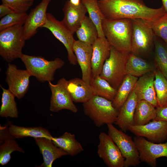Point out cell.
<instances>
[{"label": "cell", "mask_w": 167, "mask_h": 167, "mask_svg": "<svg viewBox=\"0 0 167 167\" xmlns=\"http://www.w3.org/2000/svg\"><path fill=\"white\" fill-rule=\"evenodd\" d=\"M20 59L32 76L42 83L53 81L56 71L65 64L63 60L58 58L49 61L41 56L23 54Z\"/></svg>", "instance_id": "cell-5"}, {"label": "cell", "mask_w": 167, "mask_h": 167, "mask_svg": "<svg viewBox=\"0 0 167 167\" xmlns=\"http://www.w3.org/2000/svg\"><path fill=\"white\" fill-rule=\"evenodd\" d=\"M155 78L154 71L146 74L138 79L133 89L138 101L144 100L156 108L158 104L154 85Z\"/></svg>", "instance_id": "cell-17"}, {"label": "cell", "mask_w": 167, "mask_h": 167, "mask_svg": "<svg viewBox=\"0 0 167 167\" xmlns=\"http://www.w3.org/2000/svg\"><path fill=\"white\" fill-rule=\"evenodd\" d=\"M154 71V67L146 60L134 54L129 53L126 65V75L140 77Z\"/></svg>", "instance_id": "cell-25"}, {"label": "cell", "mask_w": 167, "mask_h": 167, "mask_svg": "<svg viewBox=\"0 0 167 167\" xmlns=\"http://www.w3.org/2000/svg\"><path fill=\"white\" fill-rule=\"evenodd\" d=\"M155 64L159 71L167 79V45L154 35Z\"/></svg>", "instance_id": "cell-31"}, {"label": "cell", "mask_w": 167, "mask_h": 167, "mask_svg": "<svg viewBox=\"0 0 167 167\" xmlns=\"http://www.w3.org/2000/svg\"><path fill=\"white\" fill-rule=\"evenodd\" d=\"M97 153L109 167H124L125 159L118 148L108 134L101 132Z\"/></svg>", "instance_id": "cell-11"}, {"label": "cell", "mask_w": 167, "mask_h": 167, "mask_svg": "<svg viewBox=\"0 0 167 167\" xmlns=\"http://www.w3.org/2000/svg\"><path fill=\"white\" fill-rule=\"evenodd\" d=\"M156 107L148 101H138L134 116V125L141 126L147 124L156 116Z\"/></svg>", "instance_id": "cell-26"}, {"label": "cell", "mask_w": 167, "mask_h": 167, "mask_svg": "<svg viewBox=\"0 0 167 167\" xmlns=\"http://www.w3.org/2000/svg\"><path fill=\"white\" fill-rule=\"evenodd\" d=\"M54 143L66 152L68 155L74 156L83 151L84 150L80 143L75 139V135L66 132L58 137H53Z\"/></svg>", "instance_id": "cell-24"}, {"label": "cell", "mask_w": 167, "mask_h": 167, "mask_svg": "<svg viewBox=\"0 0 167 167\" xmlns=\"http://www.w3.org/2000/svg\"><path fill=\"white\" fill-rule=\"evenodd\" d=\"M154 85L158 106H167V79L158 70L154 71Z\"/></svg>", "instance_id": "cell-33"}, {"label": "cell", "mask_w": 167, "mask_h": 167, "mask_svg": "<svg viewBox=\"0 0 167 167\" xmlns=\"http://www.w3.org/2000/svg\"><path fill=\"white\" fill-rule=\"evenodd\" d=\"M84 114L98 127L116 122L119 111L113 106L112 101L104 97L94 95L83 103Z\"/></svg>", "instance_id": "cell-3"}, {"label": "cell", "mask_w": 167, "mask_h": 167, "mask_svg": "<svg viewBox=\"0 0 167 167\" xmlns=\"http://www.w3.org/2000/svg\"><path fill=\"white\" fill-rule=\"evenodd\" d=\"M94 95L98 96L113 101L117 90L100 75L92 78L90 83Z\"/></svg>", "instance_id": "cell-29"}, {"label": "cell", "mask_w": 167, "mask_h": 167, "mask_svg": "<svg viewBox=\"0 0 167 167\" xmlns=\"http://www.w3.org/2000/svg\"><path fill=\"white\" fill-rule=\"evenodd\" d=\"M102 27L104 36L111 46L118 50L131 53L133 31L131 19L104 18Z\"/></svg>", "instance_id": "cell-2"}, {"label": "cell", "mask_w": 167, "mask_h": 167, "mask_svg": "<svg viewBox=\"0 0 167 167\" xmlns=\"http://www.w3.org/2000/svg\"><path fill=\"white\" fill-rule=\"evenodd\" d=\"M67 83V80L64 78L60 79L56 84L48 82L51 92L49 107L51 111L57 112L65 109L74 113L78 112L68 91Z\"/></svg>", "instance_id": "cell-10"}, {"label": "cell", "mask_w": 167, "mask_h": 167, "mask_svg": "<svg viewBox=\"0 0 167 167\" xmlns=\"http://www.w3.org/2000/svg\"><path fill=\"white\" fill-rule=\"evenodd\" d=\"M14 12L26 13L32 6L34 0H1Z\"/></svg>", "instance_id": "cell-37"}, {"label": "cell", "mask_w": 167, "mask_h": 167, "mask_svg": "<svg viewBox=\"0 0 167 167\" xmlns=\"http://www.w3.org/2000/svg\"><path fill=\"white\" fill-rule=\"evenodd\" d=\"M156 116L155 120L165 121L167 122V106H158L156 108Z\"/></svg>", "instance_id": "cell-39"}, {"label": "cell", "mask_w": 167, "mask_h": 167, "mask_svg": "<svg viewBox=\"0 0 167 167\" xmlns=\"http://www.w3.org/2000/svg\"><path fill=\"white\" fill-rule=\"evenodd\" d=\"M36 143L38 147L43 159V162L38 167H51L53 162L67 153L57 147L51 139L46 137L34 138Z\"/></svg>", "instance_id": "cell-20"}, {"label": "cell", "mask_w": 167, "mask_h": 167, "mask_svg": "<svg viewBox=\"0 0 167 167\" xmlns=\"http://www.w3.org/2000/svg\"><path fill=\"white\" fill-rule=\"evenodd\" d=\"M64 17L62 21L64 25L73 34L79 27L87 12L84 5L81 2L78 6L67 1L62 8Z\"/></svg>", "instance_id": "cell-19"}, {"label": "cell", "mask_w": 167, "mask_h": 167, "mask_svg": "<svg viewBox=\"0 0 167 167\" xmlns=\"http://www.w3.org/2000/svg\"><path fill=\"white\" fill-rule=\"evenodd\" d=\"M133 140L139 152L140 160L153 167L156 166V159L167 157V142L165 143L151 142L144 137L135 136Z\"/></svg>", "instance_id": "cell-13"}, {"label": "cell", "mask_w": 167, "mask_h": 167, "mask_svg": "<svg viewBox=\"0 0 167 167\" xmlns=\"http://www.w3.org/2000/svg\"><path fill=\"white\" fill-rule=\"evenodd\" d=\"M47 19L41 28L49 30L54 36L64 46L67 52V58L70 64L76 65L77 61L73 50L75 40L73 34L63 24L52 14L47 13Z\"/></svg>", "instance_id": "cell-9"}, {"label": "cell", "mask_w": 167, "mask_h": 167, "mask_svg": "<svg viewBox=\"0 0 167 167\" xmlns=\"http://www.w3.org/2000/svg\"><path fill=\"white\" fill-rule=\"evenodd\" d=\"M25 41L23 25H16L0 31V56L8 63L20 58Z\"/></svg>", "instance_id": "cell-4"}, {"label": "cell", "mask_w": 167, "mask_h": 167, "mask_svg": "<svg viewBox=\"0 0 167 167\" xmlns=\"http://www.w3.org/2000/svg\"><path fill=\"white\" fill-rule=\"evenodd\" d=\"M6 75L8 89L18 99H22L29 89L32 76L30 73L26 69H19L16 65L8 63Z\"/></svg>", "instance_id": "cell-12"}, {"label": "cell", "mask_w": 167, "mask_h": 167, "mask_svg": "<svg viewBox=\"0 0 167 167\" xmlns=\"http://www.w3.org/2000/svg\"><path fill=\"white\" fill-rule=\"evenodd\" d=\"M98 0H81L86 7L89 17L96 25L98 32V37L105 36L102 24L104 19L98 4Z\"/></svg>", "instance_id": "cell-32"}, {"label": "cell", "mask_w": 167, "mask_h": 167, "mask_svg": "<svg viewBox=\"0 0 167 167\" xmlns=\"http://www.w3.org/2000/svg\"><path fill=\"white\" fill-rule=\"evenodd\" d=\"M128 130L136 136L145 137L153 143H160L167 139V122L153 120L144 125L131 126Z\"/></svg>", "instance_id": "cell-14"}, {"label": "cell", "mask_w": 167, "mask_h": 167, "mask_svg": "<svg viewBox=\"0 0 167 167\" xmlns=\"http://www.w3.org/2000/svg\"><path fill=\"white\" fill-rule=\"evenodd\" d=\"M28 15L27 13L13 12L3 17L0 21V31L16 25L23 26Z\"/></svg>", "instance_id": "cell-35"}, {"label": "cell", "mask_w": 167, "mask_h": 167, "mask_svg": "<svg viewBox=\"0 0 167 167\" xmlns=\"http://www.w3.org/2000/svg\"><path fill=\"white\" fill-rule=\"evenodd\" d=\"M108 135L119 149L125 159V167L136 166L140 162L137 147L131 137L119 130L113 124H107Z\"/></svg>", "instance_id": "cell-7"}, {"label": "cell", "mask_w": 167, "mask_h": 167, "mask_svg": "<svg viewBox=\"0 0 167 167\" xmlns=\"http://www.w3.org/2000/svg\"><path fill=\"white\" fill-rule=\"evenodd\" d=\"M8 128L10 134L15 139L32 137L34 138L46 137L50 139L53 137L46 129L41 126L25 127L9 123Z\"/></svg>", "instance_id": "cell-23"}, {"label": "cell", "mask_w": 167, "mask_h": 167, "mask_svg": "<svg viewBox=\"0 0 167 167\" xmlns=\"http://www.w3.org/2000/svg\"><path fill=\"white\" fill-rule=\"evenodd\" d=\"M92 77L100 75L106 60L110 54V45L105 36L98 37L92 45Z\"/></svg>", "instance_id": "cell-18"}, {"label": "cell", "mask_w": 167, "mask_h": 167, "mask_svg": "<svg viewBox=\"0 0 167 167\" xmlns=\"http://www.w3.org/2000/svg\"><path fill=\"white\" fill-rule=\"evenodd\" d=\"M2 89L1 105L0 109V116L3 118H17L18 117L15 96L8 89H6L1 85Z\"/></svg>", "instance_id": "cell-30"}, {"label": "cell", "mask_w": 167, "mask_h": 167, "mask_svg": "<svg viewBox=\"0 0 167 167\" xmlns=\"http://www.w3.org/2000/svg\"><path fill=\"white\" fill-rule=\"evenodd\" d=\"M147 23L154 35L161 38L167 45V13L154 22Z\"/></svg>", "instance_id": "cell-36"}, {"label": "cell", "mask_w": 167, "mask_h": 167, "mask_svg": "<svg viewBox=\"0 0 167 167\" xmlns=\"http://www.w3.org/2000/svg\"><path fill=\"white\" fill-rule=\"evenodd\" d=\"M73 50L81 70L82 79L90 84L92 78V46L79 40H75L73 45Z\"/></svg>", "instance_id": "cell-16"}, {"label": "cell", "mask_w": 167, "mask_h": 167, "mask_svg": "<svg viewBox=\"0 0 167 167\" xmlns=\"http://www.w3.org/2000/svg\"><path fill=\"white\" fill-rule=\"evenodd\" d=\"M14 139L10 134L8 126H0V143H2L6 140Z\"/></svg>", "instance_id": "cell-38"}, {"label": "cell", "mask_w": 167, "mask_h": 167, "mask_svg": "<svg viewBox=\"0 0 167 167\" xmlns=\"http://www.w3.org/2000/svg\"><path fill=\"white\" fill-rule=\"evenodd\" d=\"M163 4V6L167 12V0H161Z\"/></svg>", "instance_id": "cell-42"}, {"label": "cell", "mask_w": 167, "mask_h": 167, "mask_svg": "<svg viewBox=\"0 0 167 167\" xmlns=\"http://www.w3.org/2000/svg\"><path fill=\"white\" fill-rule=\"evenodd\" d=\"M98 4L106 19H139L151 23L167 13L163 6L150 8L143 0H99Z\"/></svg>", "instance_id": "cell-1"}, {"label": "cell", "mask_w": 167, "mask_h": 167, "mask_svg": "<svg viewBox=\"0 0 167 167\" xmlns=\"http://www.w3.org/2000/svg\"><path fill=\"white\" fill-rule=\"evenodd\" d=\"M138 79V77L129 75L125 76L112 101L113 106L118 111L133 90Z\"/></svg>", "instance_id": "cell-27"}, {"label": "cell", "mask_w": 167, "mask_h": 167, "mask_svg": "<svg viewBox=\"0 0 167 167\" xmlns=\"http://www.w3.org/2000/svg\"><path fill=\"white\" fill-rule=\"evenodd\" d=\"M133 31L131 53L145 55L154 46V34L148 24L141 19H131Z\"/></svg>", "instance_id": "cell-8"}, {"label": "cell", "mask_w": 167, "mask_h": 167, "mask_svg": "<svg viewBox=\"0 0 167 167\" xmlns=\"http://www.w3.org/2000/svg\"><path fill=\"white\" fill-rule=\"evenodd\" d=\"M138 102L134 89L119 111L115 123L124 132L134 125V116Z\"/></svg>", "instance_id": "cell-21"}, {"label": "cell", "mask_w": 167, "mask_h": 167, "mask_svg": "<svg viewBox=\"0 0 167 167\" xmlns=\"http://www.w3.org/2000/svg\"><path fill=\"white\" fill-rule=\"evenodd\" d=\"M67 87L75 102L84 103L94 96L90 84L82 79L75 78L67 80Z\"/></svg>", "instance_id": "cell-22"}, {"label": "cell", "mask_w": 167, "mask_h": 167, "mask_svg": "<svg viewBox=\"0 0 167 167\" xmlns=\"http://www.w3.org/2000/svg\"><path fill=\"white\" fill-rule=\"evenodd\" d=\"M130 53L118 50L111 45L109 56L100 75L117 90L126 75V65Z\"/></svg>", "instance_id": "cell-6"}, {"label": "cell", "mask_w": 167, "mask_h": 167, "mask_svg": "<svg viewBox=\"0 0 167 167\" xmlns=\"http://www.w3.org/2000/svg\"><path fill=\"white\" fill-rule=\"evenodd\" d=\"M14 12L7 5L2 3L0 5V17L2 18L6 15Z\"/></svg>", "instance_id": "cell-40"}, {"label": "cell", "mask_w": 167, "mask_h": 167, "mask_svg": "<svg viewBox=\"0 0 167 167\" xmlns=\"http://www.w3.org/2000/svg\"><path fill=\"white\" fill-rule=\"evenodd\" d=\"M51 0H42L28 14L23 26L24 36L26 40H29L37 32V29L41 28L46 23V11Z\"/></svg>", "instance_id": "cell-15"}, {"label": "cell", "mask_w": 167, "mask_h": 167, "mask_svg": "<svg viewBox=\"0 0 167 167\" xmlns=\"http://www.w3.org/2000/svg\"><path fill=\"white\" fill-rule=\"evenodd\" d=\"M15 151L25 152L15 139H8L1 144L0 146V164L2 165L7 164L11 160V154Z\"/></svg>", "instance_id": "cell-34"}, {"label": "cell", "mask_w": 167, "mask_h": 167, "mask_svg": "<svg viewBox=\"0 0 167 167\" xmlns=\"http://www.w3.org/2000/svg\"><path fill=\"white\" fill-rule=\"evenodd\" d=\"M78 40L92 45L98 37L97 28L92 20L86 15L75 32Z\"/></svg>", "instance_id": "cell-28"}, {"label": "cell", "mask_w": 167, "mask_h": 167, "mask_svg": "<svg viewBox=\"0 0 167 167\" xmlns=\"http://www.w3.org/2000/svg\"><path fill=\"white\" fill-rule=\"evenodd\" d=\"M70 2L73 5L78 6L81 2V0H69Z\"/></svg>", "instance_id": "cell-41"}]
</instances>
